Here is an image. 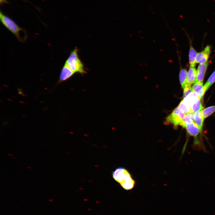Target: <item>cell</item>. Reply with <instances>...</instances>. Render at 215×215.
I'll list each match as a JSON object with an SVG mask.
<instances>
[{
  "label": "cell",
  "instance_id": "6da1fadb",
  "mask_svg": "<svg viewBox=\"0 0 215 215\" xmlns=\"http://www.w3.org/2000/svg\"><path fill=\"white\" fill-rule=\"evenodd\" d=\"M0 20L2 24L10 32L13 34L18 40L21 42L26 40L21 36L22 32L27 33L26 30L20 27L12 19L0 12Z\"/></svg>",
  "mask_w": 215,
  "mask_h": 215
},
{
  "label": "cell",
  "instance_id": "7a4b0ae2",
  "mask_svg": "<svg viewBox=\"0 0 215 215\" xmlns=\"http://www.w3.org/2000/svg\"><path fill=\"white\" fill-rule=\"evenodd\" d=\"M78 52V50L77 48L71 51L65 63L75 73L84 74L87 72L83 63L79 57Z\"/></svg>",
  "mask_w": 215,
  "mask_h": 215
},
{
  "label": "cell",
  "instance_id": "3957f363",
  "mask_svg": "<svg viewBox=\"0 0 215 215\" xmlns=\"http://www.w3.org/2000/svg\"><path fill=\"white\" fill-rule=\"evenodd\" d=\"M185 115L177 107L166 118L164 123L167 125H172L174 128H176L182 122Z\"/></svg>",
  "mask_w": 215,
  "mask_h": 215
},
{
  "label": "cell",
  "instance_id": "277c9868",
  "mask_svg": "<svg viewBox=\"0 0 215 215\" xmlns=\"http://www.w3.org/2000/svg\"><path fill=\"white\" fill-rule=\"evenodd\" d=\"M194 93V92H192L184 98L178 106L179 109L185 114L192 112L191 111V105Z\"/></svg>",
  "mask_w": 215,
  "mask_h": 215
},
{
  "label": "cell",
  "instance_id": "5b68a950",
  "mask_svg": "<svg viewBox=\"0 0 215 215\" xmlns=\"http://www.w3.org/2000/svg\"><path fill=\"white\" fill-rule=\"evenodd\" d=\"M210 53V46L207 45L203 50L197 53L196 58V63L201 64L207 62Z\"/></svg>",
  "mask_w": 215,
  "mask_h": 215
},
{
  "label": "cell",
  "instance_id": "8992f818",
  "mask_svg": "<svg viewBox=\"0 0 215 215\" xmlns=\"http://www.w3.org/2000/svg\"><path fill=\"white\" fill-rule=\"evenodd\" d=\"M120 184L124 189L127 191L130 190L134 187L135 181L128 171L125 176L123 181Z\"/></svg>",
  "mask_w": 215,
  "mask_h": 215
},
{
  "label": "cell",
  "instance_id": "52a82bcc",
  "mask_svg": "<svg viewBox=\"0 0 215 215\" xmlns=\"http://www.w3.org/2000/svg\"><path fill=\"white\" fill-rule=\"evenodd\" d=\"M75 73L65 63L60 73L59 83L65 81L70 79Z\"/></svg>",
  "mask_w": 215,
  "mask_h": 215
},
{
  "label": "cell",
  "instance_id": "ba28073f",
  "mask_svg": "<svg viewBox=\"0 0 215 215\" xmlns=\"http://www.w3.org/2000/svg\"><path fill=\"white\" fill-rule=\"evenodd\" d=\"M200 100L197 94L194 92L191 105V111L192 113H195L198 111L203 110L204 109Z\"/></svg>",
  "mask_w": 215,
  "mask_h": 215
},
{
  "label": "cell",
  "instance_id": "9c48e42d",
  "mask_svg": "<svg viewBox=\"0 0 215 215\" xmlns=\"http://www.w3.org/2000/svg\"><path fill=\"white\" fill-rule=\"evenodd\" d=\"M209 63V62H207L205 63L199 64L196 70L197 75L196 82H203Z\"/></svg>",
  "mask_w": 215,
  "mask_h": 215
},
{
  "label": "cell",
  "instance_id": "30bf717a",
  "mask_svg": "<svg viewBox=\"0 0 215 215\" xmlns=\"http://www.w3.org/2000/svg\"><path fill=\"white\" fill-rule=\"evenodd\" d=\"M128 171L124 168L118 167L113 172V178L116 181L120 184L123 181L125 176Z\"/></svg>",
  "mask_w": 215,
  "mask_h": 215
},
{
  "label": "cell",
  "instance_id": "8fae6325",
  "mask_svg": "<svg viewBox=\"0 0 215 215\" xmlns=\"http://www.w3.org/2000/svg\"><path fill=\"white\" fill-rule=\"evenodd\" d=\"M192 88L193 92L195 93L200 100H202L206 91L203 85V82H196Z\"/></svg>",
  "mask_w": 215,
  "mask_h": 215
},
{
  "label": "cell",
  "instance_id": "7c38bea8",
  "mask_svg": "<svg viewBox=\"0 0 215 215\" xmlns=\"http://www.w3.org/2000/svg\"><path fill=\"white\" fill-rule=\"evenodd\" d=\"M194 122L197 125L201 131L202 132L203 123L204 120L202 110L196 112L194 113Z\"/></svg>",
  "mask_w": 215,
  "mask_h": 215
},
{
  "label": "cell",
  "instance_id": "4fadbf2b",
  "mask_svg": "<svg viewBox=\"0 0 215 215\" xmlns=\"http://www.w3.org/2000/svg\"><path fill=\"white\" fill-rule=\"evenodd\" d=\"M196 70L195 67H190L187 75V85H191L196 82Z\"/></svg>",
  "mask_w": 215,
  "mask_h": 215
},
{
  "label": "cell",
  "instance_id": "5bb4252c",
  "mask_svg": "<svg viewBox=\"0 0 215 215\" xmlns=\"http://www.w3.org/2000/svg\"><path fill=\"white\" fill-rule=\"evenodd\" d=\"M188 72L186 70L181 67L179 73V80L182 89H184L187 85Z\"/></svg>",
  "mask_w": 215,
  "mask_h": 215
},
{
  "label": "cell",
  "instance_id": "9a60e30c",
  "mask_svg": "<svg viewBox=\"0 0 215 215\" xmlns=\"http://www.w3.org/2000/svg\"><path fill=\"white\" fill-rule=\"evenodd\" d=\"M197 53L190 43L189 53V60L190 67H195L196 64V58Z\"/></svg>",
  "mask_w": 215,
  "mask_h": 215
},
{
  "label": "cell",
  "instance_id": "2e32d148",
  "mask_svg": "<svg viewBox=\"0 0 215 215\" xmlns=\"http://www.w3.org/2000/svg\"><path fill=\"white\" fill-rule=\"evenodd\" d=\"M194 113L190 112L186 114L180 125L183 128L186 124L194 122L193 119Z\"/></svg>",
  "mask_w": 215,
  "mask_h": 215
},
{
  "label": "cell",
  "instance_id": "e0dca14e",
  "mask_svg": "<svg viewBox=\"0 0 215 215\" xmlns=\"http://www.w3.org/2000/svg\"><path fill=\"white\" fill-rule=\"evenodd\" d=\"M215 82V70L210 76L206 83L204 85L206 91Z\"/></svg>",
  "mask_w": 215,
  "mask_h": 215
},
{
  "label": "cell",
  "instance_id": "ac0fdd59",
  "mask_svg": "<svg viewBox=\"0 0 215 215\" xmlns=\"http://www.w3.org/2000/svg\"><path fill=\"white\" fill-rule=\"evenodd\" d=\"M215 111V105L211 106L204 109L202 113L204 119L211 115Z\"/></svg>",
  "mask_w": 215,
  "mask_h": 215
},
{
  "label": "cell",
  "instance_id": "d6986e66",
  "mask_svg": "<svg viewBox=\"0 0 215 215\" xmlns=\"http://www.w3.org/2000/svg\"><path fill=\"white\" fill-rule=\"evenodd\" d=\"M193 92L191 86H187L183 89V99Z\"/></svg>",
  "mask_w": 215,
  "mask_h": 215
},
{
  "label": "cell",
  "instance_id": "ffe728a7",
  "mask_svg": "<svg viewBox=\"0 0 215 215\" xmlns=\"http://www.w3.org/2000/svg\"><path fill=\"white\" fill-rule=\"evenodd\" d=\"M6 1V0H0V2L1 4L5 2Z\"/></svg>",
  "mask_w": 215,
  "mask_h": 215
}]
</instances>
